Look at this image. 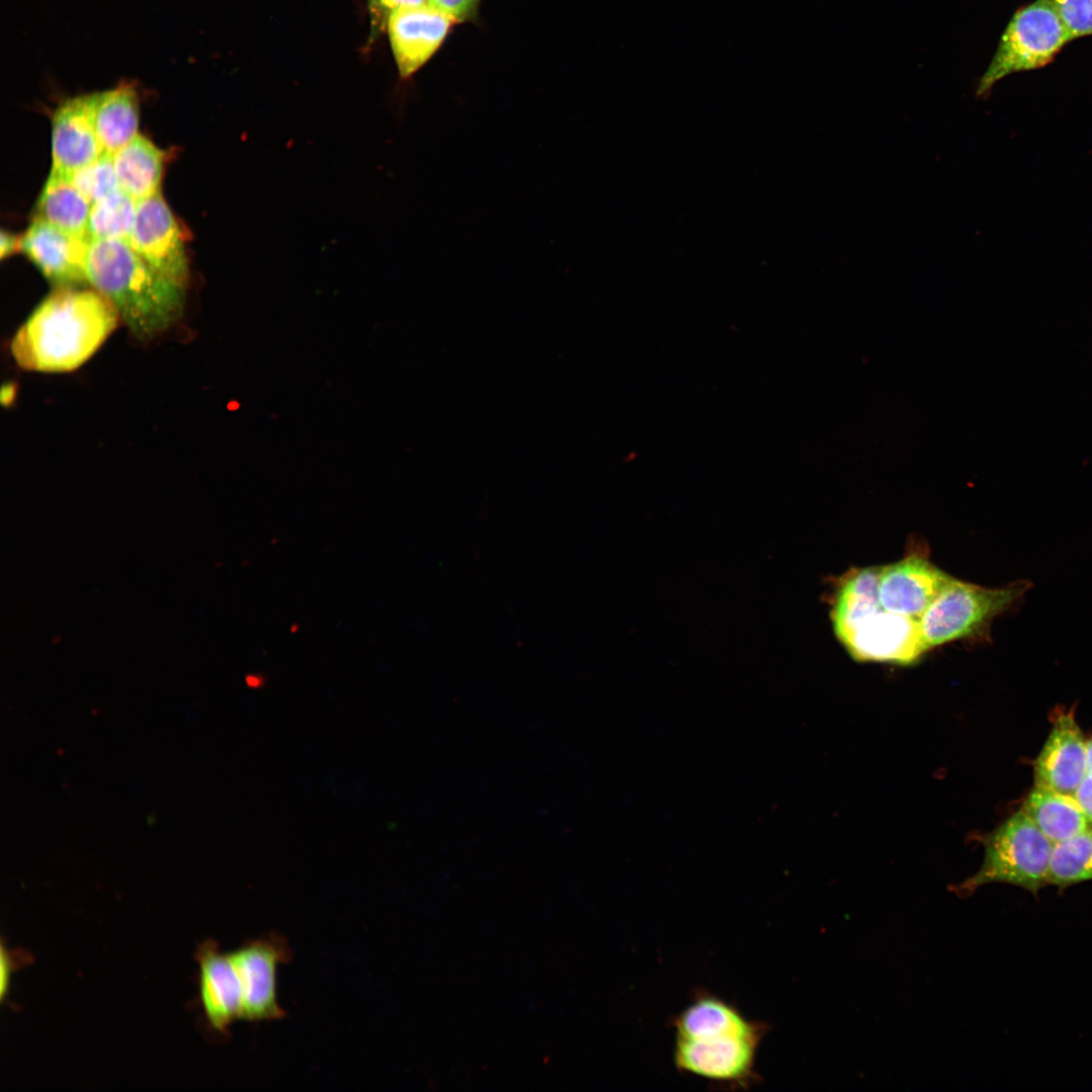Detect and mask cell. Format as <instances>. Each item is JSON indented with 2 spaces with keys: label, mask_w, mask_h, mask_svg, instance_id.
<instances>
[{
  "label": "cell",
  "mask_w": 1092,
  "mask_h": 1092,
  "mask_svg": "<svg viewBox=\"0 0 1092 1092\" xmlns=\"http://www.w3.org/2000/svg\"><path fill=\"white\" fill-rule=\"evenodd\" d=\"M6 974H7V961H6V956H5L4 951H2V954H1V994L2 995L4 993L5 982H6V979H7Z\"/></svg>",
  "instance_id": "cell-30"
},
{
  "label": "cell",
  "mask_w": 1092,
  "mask_h": 1092,
  "mask_svg": "<svg viewBox=\"0 0 1092 1092\" xmlns=\"http://www.w3.org/2000/svg\"><path fill=\"white\" fill-rule=\"evenodd\" d=\"M858 662L913 665L929 651L919 620L881 606L869 612L840 642Z\"/></svg>",
  "instance_id": "cell-8"
},
{
  "label": "cell",
  "mask_w": 1092,
  "mask_h": 1092,
  "mask_svg": "<svg viewBox=\"0 0 1092 1092\" xmlns=\"http://www.w3.org/2000/svg\"><path fill=\"white\" fill-rule=\"evenodd\" d=\"M92 203L73 184L70 177L51 171L36 204V218L80 237L88 234Z\"/></svg>",
  "instance_id": "cell-21"
},
{
  "label": "cell",
  "mask_w": 1092,
  "mask_h": 1092,
  "mask_svg": "<svg viewBox=\"0 0 1092 1092\" xmlns=\"http://www.w3.org/2000/svg\"><path fill=\"white\" fill-rule=\"evenodd\" d=\"M136 203L138 201L121 189L94 202L88 224L91 241H128L134 223Z\"/></svg>",
  "instance_id": "cell-23"
},
{
  "label": "cell",
  "mask_w": 1092,
  "mask_h": 1092,
  "mask_svg": "<svg viewBox=\"0 0 1092 1092\" xmlns=\"http://www.w3.org/2000/svg\"><path fill=\"white\" fill-rule=\"evenodd\" d=\"M1072 41L1052 0H1034L1019 7L1006 25L989 67L979 80L977 94L987 95L1002 78L1036 70L1052 63Z\"/></svg>",
  "instance_id": "cell-5"
},
{
  "label": "cell",
  "mask_w": 1092,
  "mask_h": 1092,
  "mask_svg": "<svg viewBox=\"0 0 1092 1092\" xmlns=\"http://www.w3.org/2000/svg\"><path fill=\"white\" fill-rule=\"evenodd\" d=\"M69 177L92 204L120 189L113 157L107 153Z\"/></svg>",
  "instance_id": "cell-24"
},
{
  "label": "cell",
  "mask_w": 1092,
  "mask_h": 1092,
  "mask_svg": "<svg viewBox=\"0 0 1092 1092\" xmlns=\"http://www.w3.org/2000/svg\"><path fill=\"white\" fill-rule=\"evenodd\" d=\"M127 242L158 273L186 286L188 260L183 237L160 192L138 201Z\"/></svg>",
  "instance_id": "cell-9"
},
{
  "label": "cell",
  "mask_w": 1092,
  "mask_h": 1092,
  "mask_svg": "<svg viewBox=\"0 0 1092 1092\" xmlns=\"http://www.w3.org/2000/svg\"><path fill=\"white\" fill-rule=\"evenodd\" d=\"M765 1033L727 1034L709 1038L675 1036L672 1059L681 1073L731 1089L759 1083L756 1055Z\"/></svg>",
  "instance_id": "cell-6"
},
{
  "label": "cell",
  "mask_w": 1092,
  "mask_h": 1092,
  "mask_svg": "<svg viewBox=\"0 0 1092 1092\" xmlns=\"http://www.w3.org/2000/svg\"><path fill=\"white\" fill-rule=\"evenodd\" d=\"M982 843V866L956 887L961 896L992 883L1017 886L1032 894L1049 886L1054 843L1021 809L984 835Z\"/></svg>",
  "instance_id": "cell-4"
},
{
  "label": "cell",
  "mask_w": 1092,
  "mask_h": 1092,
  "mask_svg": "<svg viewBox=\"0 0 1092 1092\" xmlns=\"http://www.w3.org/2000/svg\"><path fill=\"white\" fill-rule=\"evenodd\" d=\"M121 190L140 201L160 192L164 153L138 134L112 155Z\"/></svg>",
  "instance_id": "cell-20"
},
{
  "label": "cell",
  "mask_w": 1092,
  "mask_h": 1092,
  "mask_svg": "<svg viewBox=\"0 0 1092 1092\" xmlns=\"http://www.w3.org/2000/svg\"><path fill=\"white\" fill-rule=\"evenodd\" d=\"M1087 770H1092V739L1086 742Z\"/></svg>",
  "instance_id": "cell-31"
},
{
  "label": "cell",
  "mask_w": 1092,
  "mask_h": 1092,
  "mask_svg": "<svg viewBox=\"0 0 1092 1092\" xmlns=\"http://www.w3.org/2000/svg\"><path fill=\"white\" fill-rule=\"evenodd\" d=\"M98 93L67 99L56 110L52 132V171L70 176L94 162L103 148L95 126Z\"/></svg>",
  "instance_id": "cell-14"
},
{
  "label": "cell",
  "mask_w": 1092,
  "mask_h": 1092,
  "mask_svg": "<svg viewBox=\"0 0 1092 1092\" xmlns=\"http://www.w3.org/2000/svg\"><path fill=\"white\" fill-rule=\"evenodd\" d=\"M1032 585L1018 579L985 587L951 576L919 620L927 648L958 640H990L993 621L1018 608Z\"/></svg>",
  "instance_id": "cell-3"
},
{
  "label": "cell",
  "mask_w": 1092,
  "mask_h": 1092,
  "mask_svg": "<svg viewBox=\"0 0 1092 1092\" xmlns=\"http://www.w3.org/2000/svg\"><path fill=\"white\" fill-rule=\"evenodd\" d=\"M950 578L922 550H911L900 560L881 566L879 600L889 612L920 620Z\"/></svg>",
  "instance_id": "cell-10"
},
{
  "label": "cell",
  "mask_w": 1092,
  "mask_h": 1092,
  "mask_svg": "<svg viewBox=\"0 0 1092 1092\" xmlns=\"http://www.w3.org/2000/svg\"><path fill=\"white\" fill-rule=\"evenodd\" d=\"M1086 770V741L1075 712L1059 709L1034 761V786L1074 796Z\"/></svg>",
  "instance_id": "cell-12"
},
{
  "label": "cell",
  "mask_w": 1092,
  "mask_h": 1092,
  "mask_svg": "<svg viewBox=\"0 0 1092 1092\" xmlns=\"http://www.w3.org/2000/svg\"><path fill=\"white\" fill-rule=\"evenodd\" d=\"M881 566L851 567L838 577L831 600L830 619L841 642L869 612L881 606L878 582Z\"/></svg>",
  "instance_id": "cell-17"
},
{
  "label": "cell",
  "mask_w": 1092,
  "mask_h": 1092,
  "mask_svg": "<svg viewBox=\"0 0 1092 1092\" xmlns=\"http://www.w3.org/2000/svg\"><path fill=\"white\" fill-rule=\"evenodd\" d=\"M1074 797L1092 823V770H1086L1084 778L1074 793Z\"/></svg>",
  "instance_id": "cell-28"
},
{
  "label": "cell",
  "mask_w": 1092,
  "mask_h": 1092,
  "mask_svg": "<svg viewBox=\"0 0 1092 1092\" xmlns=\"http://www.w3.org/2000/svg\"><path fill=\"white\" fill-rule=\"evenodd\" d=\"M372 15L375 19L387 20L390 13L395 10L421 6L431 3L430 0H369Z\"/></svg>",
  "instance_id": "cell-27"
},
{
  "label": "cell",
  "mask_w": 1092,
  "mask_h": 1092,
  "mask_svg": "<svg viewBox=\"0 0 1092 1092\" xmlns=\"http://www.w3.org/2000/svg\"><path fill=\"white\" fill-rule=\"evenodd\" d=\"M20 239H17L14 235L2 232L0 241V256L1 258L10 256L17 249H19Z\"/></svg>",
  "instance_id": "cell-29"
},
{
  "label": "cell",
  "mask_w": 1092,
  "mask_h": 1092,
  "mask_svg": "<svg viewBox=\"0 0 1092 1092\" xmlns=\"http://www.w3.org/2000/svg\"><path fill=\"white\" fill-rule=\"evenodd\" d=\"M231 956L242 985V1020L256 1023L284 1018L286 1012L278 1001L277 971L292 959L288 941L270 933L247 941Z\"/></svg>",
  "instance_id": "cell-7"
},
{
  "label": "cell",
  "mask_w": 1092,
  "mask_h": 1092,
  "mask_svg": "<svg viewBox=\"0 0 1092 1092\" xmlns=\"http://www.w3.org/2000/svg\"><path fill=\"white\" fill-rule=\"evenodd\" d=\"M455 21L431 3L389 14L386 26L402 79L410 78L437 52Z\"/></svg>",
  "instance_id": "cell-11"
},
{
  "label": "cell",
  "mask_w": 1092,
  "mask_h": 1092,
  "mask_svg": "<svg viewBox=\"0 0 1092 1092\" xmlns=\"http://www.w3.org/2000/svg\"><path fill=\"white\" fill-rule=\"evenodd\" d=\"M671 1026L675 1036L694 1039L768 1032L767 1023L746 1018L735 1004L705 990L695 994L672 1018Z\"/></svg>",
  "instance_id": "cell-16"
},
{
  "label": "cell",
  "mask_w": 1092,
  "mask_h": 1092,
  "mask_svg": "<svg viewBox=\"0 0 1092 1092\" xmlns=\"http://www.w3.org/2000/svg\"><path fill=\"white\" fill-rule=\"evenodd\" d=\"M199 993L210 1026L225 1033L230 1025L242 1019L243 991L231 953H222L212 942L199 953Z\"/></svg>",
  "instance_id": "cell-15"
},
{
  "label": "cell",
  "mask_w": 1092,
  "mask_h": 1092,
  "mask_svg": "<svg viewBox=\"0 0 1092 1092\" xmlns=\"http://www.w3.org/2000/svg\"><path fill=\"white\" fill-rule=\"evenodd\" d=\"M481 0H430L431 4L446 13L455 22L475 16Z\"/></svg>",
  "instance_id": "cell-26"
},
{
  "label": "cell",
  "mask_w": 1092,
  "mask_h": 1092,
  "mask_svg": "<svg viewBox=\"0 0 1092 1092\" xmlns=\"http://www.w3.org/2000/svg\"><path fill=\"white\" fill-rule=\"evenodd\" d=\"M1021 810L1053 843L1074 836L1091 823L1073 795L1038 786L1026 796Z\"/></svg>",
  "instance_id": "cell-18"
},
{
  "label": "cell",
  "mask_w": 1092,
  "mask_h": 1092,
  "mask_svg": "<svg viewBox=\"0 0 1092 1092\" xmlns=\"http://www.w3.org/2000/svg\"><path fill=\"white\" fill-rule=\"evenodd\" d=\"M86 272L139 340L162 335L182 314L186 286L158 273L125 240L91 241Z\"/></svg>",
  "instance_id": "cell-2"
},
{
  "label": "cell",
  "mask_w": 1092,
  "mask_h": 1092,
  "mask_svg": "<svg viewBox=\"0 0 1092 1092\" xmlns=\"http://www.w3.org/2000/svg\"><path fill=\"white\" fill-rule=\"evenodd\" d=\"M1049 885L1060 890L1092 880V823L1074 836L1054 843Z\"/></svg>",
  "instance_id": "cell-22"
},
{
  "label": "cell",
  "mask_w": 1092,
  "mask_h": 1092,
  "mask_svg": "<svg viewBox=\"0 0 1092 1092\" xmlns=\"http://www.w3.org/2000/svg\"><path fill=\"white\" fill-rule=\"evenodd\" d=\"M95 126L104 153L110 155L138 135V95L129 84L98 93Z\"/></svg>",
  "instance_id": "cell-19"
},
{
  "label": "cell",
  "mask_w": 1092,
  "mask_h": 1092,
  "mask_svg": "<svg viewBox=\"0 0 1092 1092\" xmlns=\"http://www.w3.org/2000/svg\"><path fill=\"white\" fill-rule=\"evenodd\" d=\"M1071 40L1092 34V0H1052Z\"/></svg>",
  "instance_id": "cell-25"
},
{
  "label": "cell",
  "mask_w": 1092,
  "mask_h": 1092,
  "mask_svg": "<svg viewBox=\"0 0 1092 1092\" xmlns=\"http://www.w3.org/2000/svg\"><path fill=\"white\" fill-rule=\"evenodd\" d=\"M119 312L94 288L59 287L17 330L16 364L35 372H69L83 365L117 328Z\"/></svg>",
  "instance_id": "cell-1"
},
{
  "label": "cell",
  "mask_w": 1092,
  "mask_h": 1092,
  "mask_svg": "<svg viewBox=\"0 0 1092 1092\" xmlns=\"http://www.w3.org/2000/svg\"><path fill=\"white\" fill-rule=\"evenodd\" d=\"M90 237L66 233L34 218L20 239L19 249L52 283L59 287L87 281Z\"/></svg>",
  "instance_id": "cell-13"
}]
</instances>
